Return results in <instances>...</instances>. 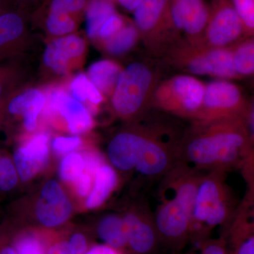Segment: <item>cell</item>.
I'll list each match as a JSON object with an SVG mask.
<instances>
[{
	"label": "cell",
	"mask_w": 254,
	"mask_h": 254,
	"mask_svg": "<svg viewBox=\"0 0 254 254\" xmlns=\"http://www.w3.org/2000/svg\"><path fill=\"white\" fill-rule=\"evenodd\" d=\"M252 141L246 117L194 123L184 145L185 156L198 166L234 164Z\"/></svg>",
	"instance_id": "cell-1"
},
{
	"label": "cell",
	"mask_w": 254,
	"mask_h": 254,
	"mask_svg": "<svg viewBox=\"0 0 254 254\" xmlns=\"http://www.w3.org/2000/svg\"><path fill=\"white\" fill-rule=\"evenodd\" d=\"M169 64L180 71L217 79H240L234 68L232 46L213 48L204 43L177 41L164 54Z\"/></svg>",
	"instance_id": "cell-2"
},
{
	"label": "cell",
	"mask_w": 254,
	"mask_h": 254,
	"mask_svg": "<svg viewBox=\"0 0 254 254\" xmlns=\"http://www.w3.org/2000/svg\"><path fill=\"white\" fill-rule=\"evenodd\" d=\"M161 81L160 73L146 63L135 62L124 68L111 97L119 116L133 119L152 105L153 94Z\"/></svg>",
	"instance_id": "cell-3"
},
{
	"label": "cell",
	"mask_w": 254,
	"mask_h": 254,
	"mask_svg": "<svg viewBox=\"0 0 254 254\" xmlns=\"http://www.w3.org/2000/svg\"><path fill=\"white\" fill-rule=\"evenodd\" d=\"M205 86L191 75H175L160 81L152 105L167 113L194 120L203 103Z\"/></svg>",
	"instance_id": "cell-4"
},
{
	"label": "cell",
	"mask_w": 254,
	"mask_h": 254,
	"mask_svg": "<svg viewBox=\"0 0 254 254\" xmlns=\"http://www.w3.org/2000/svg\"><path fill=\"white\" fill-rule=\"evenodd\" d=\"M133 14V23L150 53L164 55L178 41L170 17V0H142Z\"/></svg>",
	"instance_id": "cell-5"
},
{
	"label": "cell",
	"mask_w": 254,
	"mask_h": 254,
	"mask_svg": "<svg viewBox=\"0 0 254 254\" xmlns=\"http://www.w3.org/2000/svg\"><path fill=\"white\" fill-rule=\"evenodd\" d=\"M240 87L228 80L216 79L205 86L203 103L194 118V123L242 117L252 108Z\"/></svg>",
	"instance_id": "cell-6"
},
{
	"label": "cell",
	"mask_w": 254,
	"mask_h": 254,
	"mask_svg": "<svg viewBox=\"0 0 254 254\" xmlns=\"http://www.w3.org/2000/svg\"><path fill=\"white\" fill-rule=\"evenodd\" d=\"M202 43L213 48H228L245 38L242 21L231 0H212Z\"/></svg>",
	"instance_id": "cell-7"
},
{
	"label": "cell",
	"mask_w": 254,
	"mask_h": 254,
	"mask_svg": "<svg viewBox=\"0 0 254 254\" xmlns=\"http://www.w3.org/2000/svg\"><path fill=\"white\" fill-rule=\"evenodd\" d=\"M86 49V40L75 33L53 38L43 52V70L53 77H64L83 61Z\"/></svg>",
	"instance_id": "cell-8"
},
{
	"label": "cell",
	"mask_w": 254,
	"mask_h": 254,
	"mask_svg": "<svg viewBox=\"0 0 254 254\" xmlns=\"http://www.w3.org/2000/svg\"><path fill=\"white\" fill-rule=\"evenodd\" d=\"M210 12L205 0H170L172 23L177 34L182 32L190 43H199L203 35Z\"/></svg>",
	"instance_id": "cell-9"
},
{
	"label": "cell",
	"mask_w": 254,
	"mask_h": 254,
	"mask_svg": "<svg viewBox=\"0 0 254 254\" xmlns=\"http://www.w3.org/2000/svg\"><path fill=\"white\" fill-rule=\"evenodd\" d=\"M32 38L24 15L7 7L0 11V62L23 56Z\"/></svg>",
	"instance_id": "cell-10"
},
{
	"label": "cell",
	"mask_w": 254,
	"mask_h": 254,
	"mask_svg": "<svg viewBox=\"0 0 254 254\" xmlns=\"http://www.w3.org/2000/svg\"><path fill=\"white\" fill-rule=\"evenodd\" d=\"M227 207L223 190L213 177H207L198 183L193 210V221L210 227L220 225L227 218Z\"/></svg>",
	"instance_id": "cell-11"
},
{
	"label": "cell",
	"mask_w": 254,
	"mask_h": 254,
	"mask_svg": "<svg viewBox=\"0 0 254 254\" xmlns=\"http://www.w3.org/2000/svg\"><path fill=\"white\" fill-rule=\"evenodd\" d=\"M46 107L48 115L60 113L67 123L69 131L74 134L88 131L93 126L91 114L85 105L62 87L52 88L47 93Z\"/></svg>",
	"instance_id": "cell-12"
},
{
	"label": "cell",
	"mask_w": 254,
	"mask_h": 254,
	"mask_svg": "<svg viewBox=\"0 0 254 254\" xmlns=\"http://www.w3.org/2000/svg\"><path fill=\"white\" fill-rule=\"evenodd\" d=\"M143 128L144 138L135 168L143 176H158L166 170L170 164V153L163 141L165 132L153 127Z\"/></svg>",
	"instance_id": "cell-13"
},
{
	"label": "cell",
	"mask_w": 254,
	"mask_h": 254,
	"mask_svg": "<svg viewBox=\"0 0 254 254\" xmlns=\"http://www.w3.org/2000/svg\"><path fill=\"white\" fill-rule=\"evenodd\" d=\"M46 91L38 87L25 86L14 92L6 100L5 113L23 118V126L34 131L37 120L46 106Z\"/></svg>",
	"instance_id": "cell-14"
},
{
	"label": "cell",
	"mask_w": 254,
	"mask_h": 254,
	"mask_svg": "<svg viewBox=\"0 0 254 254\" xmlns=\"http://www.w3.org/2000/svg\"><path fill=\"white\" fill-rule=\"evenodd\" d=\"M72 207L58 182H47L42 190L36 206V214L43 225L56 227L66 221L71 215Z\"/></svg>",
	"instance_id": "cell-15"
},
{
	"label": "cell",
	"mask_w": 254,
	"mask_h": 254,
	"mask_svg": "<svg viewBox=\"0 0 254 254\" xmlns=\"http://www.w3.org/2000/svg\"><path fill=\"white\" fill-rule=\"evenodd\" d=\"M144 138V128L120 132L108 145L111 163L119 170L128 171L135 168Z\"/></svg>",
	"instance_id": "cell-16"
},
{
	"label": "cell",
	"mask_w": 254,
	"mask_h": 254,
	"mask_svg": "<svg viewBox=\"0 0 254 254\" xmlns=\"http://www.w3.org/2000/svg\"><path fill=\"white\" fill-rule=\"evenodd\" d=\"M49 136L40 133L31 138L15 152V168L23 181H28L36 175L48 162Z\"/></svg>",
	"instance_id": "cell-17"
},
{
	"label": "cell",
	"mask_w": 254,
	"mask_h": 254,
	"mask_svg": "<svg viewBox=\"0 0 254 254\" xmlns=\"http://www.w3.org/2000/svg\"><path fill=\"white\" fill-rule=\"evenodd\" d=\"M192 217L175 198L163 203L155 215L157 230L169 240H178L190 230Z\"/></svg>",
	"instance_id": "cell-18"
},
{
	"label": "cell",
	"mask_w": 254,
	"mask_h": 254,
	"mask_svg": "<svg viewBox=\"0 0 254 254\" xmlns=\"http://www.w3.org/2000/svg\"><path fill=\"white\" fill-rule=\"evenodd\" d=\"M127 245L137 254H149L154 248L156 236L153 227L144 219L133 213L123 218Z\"/></svg>",
	"instance_id": "cell-19"
},
{
	"label": "cell",
	"mask_w": 254,
	"mask_h": 254,
	"mask_svg": "<svg viewBox=\"0 0 254 254\" xmlns=\"http://www.w3.org/2000/svg\"><path fill=\"white\" fill-rule=\"evenodd\" d=\"M123 68L113 60H102L92 64L86 75L103 96L110 98Z\"/></svg>",
	"instance_id": "cell-20"
},
{
	"label": "cell",
	"mask_w": 254,
	"mask_h": 254,
	"mask_svg": "<svg viewBox=\"0 0 254 254\" xmlns=\"http://www.w3.org/2000/svg\"><path fill=\"white\" fill-rule=\"evenodd\" d=\"M21 58L0 62V101L26 86L28 72Z\"/></svg>",
	"instance_id": "cell-21"
},
{
	"label": "cell",
	"mask_w": 254,
	"mask_h": 254,
	"mask_svg": "<svg viewBox=\"0 0 254 254\" xmlns=\"http://www.w3.org/2000/svg\"><path fill=\"white\" fill-rule=\"evenodd\" d=\"M116 12L112 0H88L85 9L86 35L90 40L96 41L102 25L110 15Z\"/></svg>",
	"instance_id": "cell-22"
},
{
	"label": "cell",
	"mask_w": 254,
	"mask_h": 254,
	"mask_svg": "<svg viewBox=\"0 0 254 254\" xmlns=\"http://www.w3.org/2000/svg\"><path fill=\"white\" fill-rule=\"evenodd\" d=\"M141 40L139 32L133 21H127L125 26L115 36L100 45L107 54L113 57L126 55Z\"/></svg>",
	"instance_id": "cell-23"
},
{
	"label": "cell",
	"mask_w": 254,
	"mask_h": 254,
	"mask_svg": "<svg viewBox=\"0 0 254 254\" xmlns=\"http://www.w3.org/2000/svg\"><path fill=\"white\" fill-rule=\"evenodd\" d=\"M117 184V175L111 167L102 165L95 173V184L86 201L88 208H95L104 203Z\"/></svg>",
	"instance_id": "cell-24"
},
{
	"label": "cell",
	"mask_w": 254,
	"mask_h": 254,
	"mask_svg": "<svg viewBox=\"0 0 254 254\" xmlns=\"http://www.w3.org/2000/svg\"><path fill=\"white\" fill-rule=\"evenodd\" d=\"M232 62L234 68L240 78L254 74V37L243 38L232 46Z\"/></svg>",
	"instance_id": "cell-25"
},
{
	"label": "cell",
	"mask_w": 254,
	"mask_h": 254,
	"mask_svg": "<svg viewBox=\"0 0 254 254\" xmlns=\"http://www.w3.org/2000/svg\"><path fill=\"white\" fill-rule=\"evenodd\" d=\"M98 234L105 245L117 250L127 245L126 230L123 218L115 215L105 217L98 227Z\"/></svg>",
	"instance_id": "cell-26"
},
{
	"label": "cell",
	"mask_w": 254,
	"mask_h": 254,
	"mask_svg": "<svg viewBox=\"0 0 254 254\" xmlns=\"http://www.w3.org/2000/svg\"><path fill=\"white\" fill-rule=\"evenodd\" d=\"M69 94L82 103H88L95 107L104 101V96L84 73H78L70 82Z\"/></svg>",
	"instance_id": "cell-27"
},
{
	"label": "cell",
	"mask_w": 254,
	"mask_h": 254,
	"mask_svg": "<svg viewBox=\"0 0 254 254\" xmlns=\"http://www.w3.org/2000/svg\"><path fill=\"white\" fill-rule=\"evenodd\" d=\"M45 28L53 38L72 34L77 29V23L72 15L60 12H48Z\"/></svg>",
	"instance_id": "cell-28"
},
{
	"label": "cell",
	"mask_w": 254,
	"mask_h": 254,
	"mask_svg": "<svg viewBox=\"0 0 254 254\" xmlns=\"http://www.w3.org/2000/svg\"><path fill=\"white\" fill-rule=\"evenodd\" d=\"M231 1L242 21L245 38L254 37V0H231Z\"/></svg>",
	"instance_id": "cell-29"
},
{
	"label": "cell",
	"mask_w": 254,
	"mask_h": 254,
	"mask_svg": "<svg viewBox=\"0 0 254 254\" xmlns=\"http://www.w3.org/2000/svg\"><path fill=\"white\" fill-rule=\"evenodd\" d=\"M85 169L83 156L71 153L63 159L60 166V176L66 182H75L83 173Z\"/></svg>",
	"instance_id": "cell-30"
},
{
	"label": "cell",
	"mask_w": 254,
	"mask_h": 254,
	"mask_svg": "<svg viewBox=\"0 0 254 254\" xmlns=\"http://www.w3.org/2000/svg\"><path fill=\"white\" fill-rule=\"evenodd\" d=\"M198 186V183H195V181L182 182L177 187L174 196L179 203L185 207L191 217L193 216V210Z\"/></svg>",
	"instance_id": "cell-31"
},
{
	"label": "cell",
	"mask_w": 254,
	"mask_h": 254,
	"mask_svg": "<svg viewBox=\"0 0 254 254\" xmlns=\"http://www.w3.org/2000/svg\"><path fill=\"white\" fill-rule=\"evenodd\" d=\"M127 21L128 20L127 18L118 14L117 11L110 15L100 27L95 43L100 46L102 43L108 41L118 33L125 26Z\"/></svg>",
	"instance_id": "cell-32"
},
{
	"label": "cell",
	"mask_w": 254,
	"mask_h": 254,
	"mask_svg": "<svg viewBox=\"0 0 254 254\" xmlns=\"http://www.w3.org/2000/svg\"><path fill=\"white\" fill-rule=\"evenodd\" d=\"M87 1V0H51L49 11L71 15L79 14L85 11Z\"/></svg>",
	"instance_id": "cell-33"
},
{
	"label": "cell",
	"mask_w": 254,
	"mask_h": 254,
	"mask_svg": "<svg viewBox=\"0 0 254 254\" xmlns=\"http://www.w3.org/2000/svg\"><path fill=\"white\" fill-rule=\"evenodd\" d=\"M14 250L16 254H45L41 242L32 235L18 239Z\"/></svg>",
	"instance_id": "cell-34"
},
{
	"label": "cell",
	"mask_w": 254,
	"mask_h": 254,
	"mask_svg": "<svg viewBox=\"0 0 254 254\" xmlns=\"http://www.w3.org/2000/svg\"><path fill=\"white\" fill-rule=\"evenodd\" d=\"M81 141L77 136L57 137L53 141V148L57 153H69L81 145Z\"/></svg>",
	"instance_id": "cell-35"
},
{
	"label": "cell",
	"mask_w": 254,
	"mask_h": 254,
	"mask_svg": "<svg viewBox=\"0 0 254 254\" xmlns=\"http://www.w3.org/2000/svg\"><path fill=\"white\" fill-rule=\"evenodd\" d=\"M68 243L73 254H85L88 251L86 238L82 234H74Z\"/></svg>",
	"instance_id": "cell-36"
},
{
	"label": "cell",
	"mask_w": 254,
	"mask_h": 254,
	"mask_svg": "<svg viewBox=\"0 0 254 254\" xmlns=\"http://www.w3.org/2000/svg\"><path fill=\"white\" fill-rule=\"evenodd\" d=\"M84 160L85 168L88 173L94 174L98 169L103 165L101 157L96 153H87L83 157Z\"/></svg>",
	"instance_id": "cell-37"
},
{
	"label": "cell",
	"mask_w": 254,
	"mask_h": 254,
	"mask_svg": "<svg viewBox=\"0 0 254 254\" xmlns=\"http://www.w3.org/2000/svg\"><path fill=\"white\" fill-rule=\"evenodd\" d=\"M74 183L76 184V189L80 195L86 196L88 194L91 187V178L88 174H82Z\"/></svg>",
	"instance_id": "cell-38"
},
{
	"label": "cell",
	"mask_w": 254,
	"mask_h": 254,
	"mask_svg": "<svg viewBox=\"0 0 254 254\" xmlns=\"http://www.w3.org/2000/svg\"><path fill=\"white\" fill-rule=\"evenodd\" d=\"M234 254H254V236L247 237L242 241Z\"/></svg>",
	"instance_id": "cell-39"
},
{
	"label": "cell",
	"mask_w": 254,
	"mask_h": 254,
	"mask_svg": "<svg viewBox=\"0 0 254 254\" xmlns=\"http://www.w3.org/2000/svg\"><path fill=\"white\" fill-rule=\"evenodd\" d=\"M48 254H73L68 242H60L50 247Z\"/></svg>",
	"instance_id": "cell-40"
},
{
	"label": "cell",
	"mask_w": 254,
	"mask_h": 254,
	"mask_svg": "<svg viewBox=\"0 0 254 254\" xmlns=\"http://www.w3.org/2000/svg\"><path fill=\"white\" fill-rule=\"evenodd\" d=\"M85 254H120L118 251L108 245H96L87 251Z\"/></svg>",
	"instance_id": "cell-41"
},
{
	"label": "cell",
	"mask_w": 254,
	"mask_h": 254,
	"mask_svg": "<svg viewBox=\"0 0 254 254\" xmlns=\"http://www.w3.org/2000/svg\"><path fill=\"white\" fill-rule=\"evenodd\" d=\"M202 254H226V252L220 244L209 243L205 246Z\"/></svg>",
	"instance_id": "cell-42"
},
{
	"label": "cell",
	"mask_w": 254,
	"mask_h": 254,
	"mask_svg": "<svg viewBox=\"0 0 254 254\" xmlns=\"http://www.w3.org/2000/svg\"><path fill=\"white\" fill-rule=\"evenodd\" d=\"M112 1L114 2L116 1L127 11H134L138 5L141 4L142 0H112Z\"/></svg>",
	"instance_id": "cell-43"
},
{
	"label": "cell",
	"mask_w": 254,
	"mask_h": 254,
	"mask_svg": "<svg viewBox=\"0 0 254 254\" xmlns=\"http://www.w3.org/2000/svg\"><path fill=\"white\" fill-rule=\"evenodd\" d=\"M0 254H16V252L12 247H4L0 250Z\"/></svg>",
	"instance_id": "cell-44"
},
{
	"label": "cell",
	"mask_w": 254,
	"mask_h": 254,
	"mask_svg": "<svg viewBox=\"0 0 254 254\" xmlns=\"http://www.w3.org/2000/svg\"><path fill=\"white\" fill-rule=\"evenodd\" d=\"M7 99L0 101V121H1V118H2L3 115L5 113V110H6V100H7Z\"/></svg>",
	"instance_id": "cell-45"
},
{
	"label": "cell",
	"mask_w": 254,
	"mask_h": 254,
	"mask_svg": "<svg viewBox=\"0 0 254 254\" xmlns=\"http://www.w3.org/2000/svg\"><path fill=\"white\" fill-rule=\"evenodd\" d=\"M7 7H9L7 1L6 0H0V11Z\"/></svg>",
	"instance_id": "cell-46"
},
{
	"label": "cell",
	"mask_w": 254,
	"mask_h": 254,
	"mask_svg": "<svg viewBox=\"0 0 254 254\" xmlns=\"http://www.w3.org/2000/svg\"><path fill=\"white\" fill-rule=\"evenodd\" d=\"M8 3H9V1H16V2L18 3H25V2H30V1H34V0H6Z\"/></svg>",
	"instance_id": "cell-47"
}]
</instances>
